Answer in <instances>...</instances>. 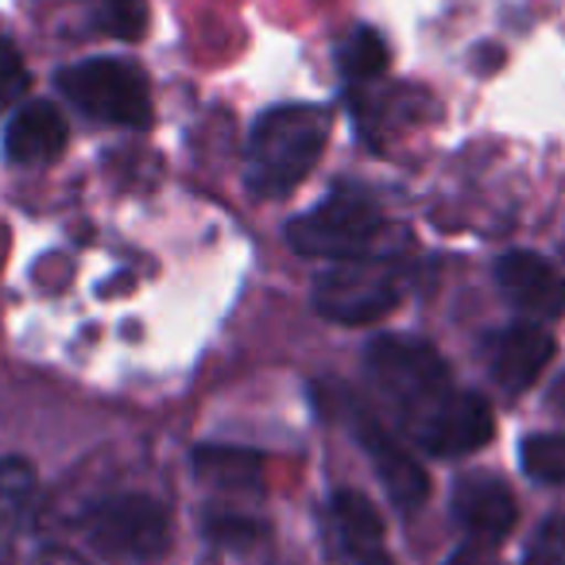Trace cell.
Wrapping results in <instances>:
<instances>
[{
    "label": "cell",
    "mask_w": 565,
    "mask_h": 565,
    "mask_svg": "<svg viewBox=\"0 0 565 565\" xmlns=\"http://www.w3.org/2000/svg\"><path fill=\"white\" fill-rule=\"evenodd\" d=\"M523 472L539 484L565 488V434H531L519 446Z\"/></svg>",
    "instance_id": "16"
},
{
    "label": "cell",
    "mask_w": 565,
    "mask_h": 565,
    "mask_svg": "<svg viewBox=\"0 0 565 565\" xmlns=\"http://www.w3.org/2000/svg\"><path fill=\"white\" fill-rule=\"evenodd\" d=\"M32 492H35L32 465L20 461V457H0V562H4L20 523H24Z\"/></svg>",
    "instance_id": "14"
},
{
    "label": "cell",
    "mask_w": 565,
    "mask_h": 565,
    "mask_svg": "<svg viewBox=\"0 0 565 565\" xmlns=\"http://www.w3.org/2000/svg\"><path fill=\"white\" fill-rule=\"evenodd\" d=\"M322 542L330 565H392L384 519L361 492H333L322 511Z\"/></svg>",
    "instance_id": "7"
},
{
    "label": "cell",
    "mask_w": 565,
    "mask_h": 565,
    "mask_svg": "<svg viewBox=\"0 0 565 565\" xmlns=\"http://www.w3.org/2000/svg\"><path fill=\"white\" fill-rule=\"evenodd\" d=\"M399 299L403 291L395 271L369 256L338 259L315 279V310L338 326L384 322Z\"/></svg>",
    "instance_id": "6"
},
{
    "label": "cell",
    "mask_w": 565,
    "mask_h": 565,
    "mask_svg": "<svg viewBox=\"0 0 565 565\" xmlns=\"http://www.w3.org/2000/svg\"><path fill=\"white\" fill-rule=\"evenodd\" d=\"M364 369L403 434L434 457H465L488 446L495 430L484 395L457 387L449 364L423 338L384 333L364 353Z\"/></svg>",
    "instance_id": "1"
},
{
    "label": "cell",
    "mask_w": 565,
    "mask_h": 565,
    "mask_svg": "<svg viewBox=\"0 0 565 565\" xmlns=\"http://www.w3.org/2000/svg\"><path fill=\"white\" fill-rule=\"evenodd\" d=\"M387 43L372 28H353L345 40L338 43V71L349 82H372L387 71Z\"/></svg>",
    "instance_id": "15"
},
{
    "label": "cell",
    "mask_w": 565,
    "mask_h": 565,
    "mask_svg": "<svg viewBox=\"0 0 565 565\" xmlns=\"http://www.w3.org/2000/svg\"><path fill=\"white\" fill-rule=\"evenodd\" d=\"M330 125V109L307 102L259 113L244 151V186L256 198H287L299 190L322 159Z\"/></svg>",
    "instance_id": "2"
},
{
    "label": "cell",
    "mask_w": 565,
    "mask_h": 565,
    "mask_svg": "<svg viewBox=\"0 0 565 565\" xmlns=\"http://www.w3.org/2000/svg\"><path fill=\"white\" fill-rule=\"evenodd\" d=\"M63 97L102 125L148 128L151 125V82L143 66L128 58H82L55 74Z\"/></svg>",
    "instance_id": "4"
},
{
    "label": "cell",
    "mask_w": 565,
    "mask_h": 565,
    "mask_svg": "<svg viewBox=\"0 0 565 565\" xmlns=\"http://www.w3.org/2000/svg\"><path fill=\"white\" fill-rule=\"evenodd\" d=\"M495 282L503 299L534 322H557L565 315V275L539 252H503L495 259Z\"/></svg>",
    "instance_id": "9"
},
{
    "label": "cell",
    "mask_w": 565,
    "mask_h": 565,
    "mask_svg": "<svg viewBox=\"0 0 565 565\" xmlns=\"http://www.w3.org/2000/svg\"><path fill=\"white\" fill-rule=\"evenodd\" d=\"M554 361V333L534 318L508 322L484 338V364L508 395H523Z\"/></svg>",
    "instance_id": "8"
},
{
    "label": "cell",
    "mask_w": 565,
    "mask_h": 565,
    "mask_svg": "<svg viewBox=\"0 0 565 565\" xmlns=\"http://www.w3.org/2000/svg\"><path fill=\"white\" fill-rule=\"evenodd\" d=\"M353 430H356L361 449L369 454L376 477L384 480L387 500H392L399 511H418V508H423L426 495H430V480H426L423 465L415 461V454H407V449H403L399 441L384 430V426L372 423L364 411H356Z\"/></svg>",
    "instance_id": "10"
},
{
    "label": "cell",
    "mask_w": 565,
    "mask_h": 565,
    "mask_svg": "<svg viewBox=\"0 0 565 565\" xmlns=\"http://www.w3.org/2000/svg\"><path fill=\"white\" fill-rule=\"evenodd\" d=\"M28 89H32V74L24 66V55L17 43L0 35V109L24 102Z\"/></svg>",
    "instance_id": "18"
},
{
    "label": "cell",
    "mask_w": 565,
    "mask_h": 565,
    "mask_svg": "<svg viewBox=\"0 0 565 565\" xmlns=\"http://www.w3.org/2000/svg\"><path fill=\"white\" fill-rule=\"evenodd\" d=\"M454 515L477 542H503L515 531V492L495 472H465L454 484Z\"/></svg>",
    "instance_id": "11"
},
{
    "label": "cell",
    "mask_w": 565,
    "mask_h": 565,
    "mask_svg": "<svg viewBox=\"0 0 565 565\" xmlns=\"http://www.w3.org/2000/svg\"><path fill=\"white\" fill-rule=\"evenodd\" d=\"M446 565H503L500 557H495V550L488 546V542H465V546H457L454 554L446 557Z\"/></svg>",
    "instance_id": "20"
},
{
    "label": "cell",
    "mask_w": 565,
    "mask_h": 565,
    "mask_svg": "<svg viewBox=\"0 0 565 565\" xmlns=\"http://www.w3.org/2000/svg\"><path fill=\"white\" fill-rule=\"evenodd\" d=\"M71 128L51 102H28L4 128V156L17 167H47L66 151Z\"/></svg>",
    "instance_id": "12"
},
{
    "label": "cell",
    "mask_w": 565,
    "mask_h": 565,
    "mask_svg": "<svg viewBox=\"0 0 565 565\" xmlns=\"http://www.w3.org/2000/svg\"><path fill=\"white\" fill-rule=\"evenodd\" d=\"M523 565H565V519H546L526 542Z\"/></svg>",
    "instance_id": "19"
},
{
    "label": "cell",
    "mask_w": 565,
    "mask_h": 565,
    "mask_svg": "<svg viewBox=\"0 0 565 565\" xmlns=\"http://www.w3.org/2000/svg\"><path fill=\"white\" fill-rule=\"evenodd\" d=\"M194 469L205 484L225 492H259L264 484V457L236 446H202L194 454Z\"/></svg>",
    "instance_id": "13"
},
{
    "label": "cell",
    "mask_w": 565,
    "mask_h": 565,
    "mask_svg": "<svg viewBox=\"0 0 565 565\" xmlns=\"http://www.w3.org/2000/svg\"><path fill=\"white\" fill-rule=\"evenodd\" d=\"M384 233V210L361 186H333L315 210L287 221V244L307 259H356L369 256Z\"/></svg>",
    "instance_id": "3"
},
{
    "label": "cell",
    "mask_w": 565,
    "mask_h": 565,
    "mask_svg": "<svg viewBox=\"0 0 565 565\" xmlns=\"http://www.w3.org/2000/svg\"><path fill=\"white\" fill-rule=\"evenodd\" d=\"M97 9L102 32L120 35V40H140L148 28V0H89Z\"/></svg>",
    "instance_id": "17"
},
{
    "label": "cell",
    "mask_w": 565,
    "mask_h": 565,
    "mask_svg": "<svg viewBox=\"0 0 565 565\" xmlns=\"http://www.w3.org/2000/svg\"><path fill=\"white\" fill-rule=\"evenodd\" d=\"M89 546L120 562H156L171 546V511L143 492L105 495L82 515Z\"/></svg>",
    "instance_id": "5"
},
{
    "label": "cell",
    "mask_w": 565,
    "mask_h": 565,
    "mask_svg": "<svg viewBox=\"0 0 565 565\" xmlns=\"http://www.w3.org/2000/svg\"><path fill=\"white\" fill-rule=\"evenodd\" d=\"M32 565H89V562H82L78 554H71V550H43V554H35L32 557Z\"/></svg>",
    "instance_id": "21"
}]
</instances>
